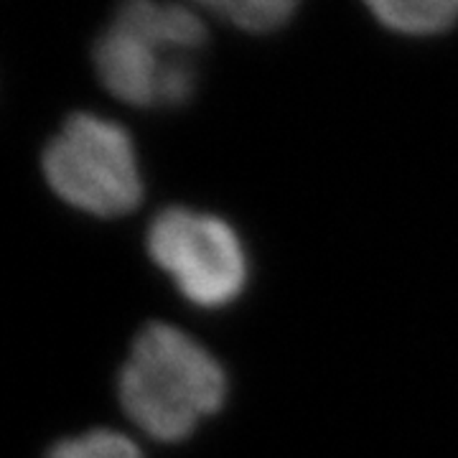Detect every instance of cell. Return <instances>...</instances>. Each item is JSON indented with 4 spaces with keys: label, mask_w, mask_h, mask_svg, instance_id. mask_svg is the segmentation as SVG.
Returning a JSON list of instances; mask_svg holds the SVG:
<instances>
[{
    "label": "cell",
    "mask_w": 458,
    "mask_h": 458,
    "mask_svg": "<svg viewBox=\"0 0 458 458\" xmlns=\"http://www.w3.org/2000/svg\"><path fill=\"white\" fill-rule=\"evenodd\" d=\"M209 41L197 5L179 0H120L92 47L99 84L140 110L191 102L199 54Z\"/></svg>",
    "instance_id": "cell-1"
},
{
    "label": "cell",
    "mask_w": 458,
    "mask_h": 458,
    "mask_svg": "<svg viewBox=\"0 0 458 458\" xmlns=\"http://www.w3.org/2000/svg\"><path fill=\"white\" fill-rule=\"evenodd\" d=\"M123 410L150 438H189L227 397V375L214 354L186 331L150 324L132 342L120 369Z\"/></svg>",
    "instance_id": "cell-2"
},
{
    "label": "cell",
    "mask_w": 458,
    "mask_h": 458,
    "mask_svg": "<svg viewBox=\"0 0 458 458\" xmlns=\"http://www.w3.org/2000/svg\"><path fill=\"white\" fill-rule=\"evenodd\" d=\"M41 165L54 194L92 216H123L143 199L132 138L123 125L99 114H69L44 148Z\"/></svg>",
    "instance_id": "cell-3"
},
{
    "label": "cell",
    "mask_w": 458,
    "mask_h": 458,
    "mask_svg": "<svg viewBox=\"0 0 458 458\" xmlns=\"http://www.w3.org/2000/svg\"><path fill=\"white\" fill-rule=\"evenodd\" d=\"M148 255L179 293L201 309H225L247 285L250 262L225 219L186 207L161 212L148 229Z\"/></svg>",
    "instance_id": "cell-4"
},
{
    "label": "cell",
    "mask_w": 458,
    "mask_h": 458,
    "mask_svg": "<svg viewBox=\"0 0 458 458\" xmlns=\"http://www.w3.org/2000/svg\"><path fill=\"white\" fill-rule=\"evenodd\" d=\"M379 26L397 36L428 38L458 23V0H361Z\"/></svg>",
    "instance_id": "cell-5"
},
{
    "label": "cell",
    "mask_w": 458,
    "mask_h": 458,
    "mask_svg": "<svg viewBox=\"0 0 458 458\" xmlns=\"http://www.w3.org/2000/svg\"><path fill=\"white\" fill-rule=\"evenodd\" d=\"M199 11L247 33H273L295 16L301 0H191Z\"/></svg>",
    "instance_id": "cell-6"
},
{
    "label": "cell",
    "mask_w": 458,
    "mask_h": 458,
    "mask_svg": "<svg viewBox=\"0 0 458 458\" xmlns=\"http://www.w3.org/2000/svg\"><path fill=\"white\" fill-rule=\"evenodd\" d=\"M47 458H146L135 443L107 428H98L74 438L59 441Z\"/></svg>",
    "instance_id": "cell-7"
}]
</instances>
